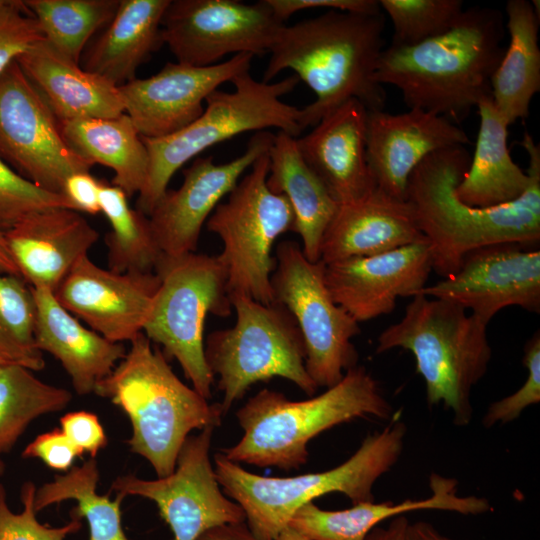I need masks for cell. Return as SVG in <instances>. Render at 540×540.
<instances>
[{
  "instance_id": "6da1fadb",
  "label": "cell",
  "mask_w": 540,
  "mask_h": 540,
  "mask_svg": "<svg viewBox=\"0 0 540 540\" xmlns=\"http://www.w3.org/2000/svg\"><path fill=\"white\" fill-rule=\"evenodd\" d=\"M519 144L528 155L529 185L520 197L498 206L473 207L457 197L471 159L465 146L428 155L410 175L405 200L428 242L432 270L441 278L454 274L476 248L506 242L539 244L540 147L528 132Z\"/></svg>"
},
{
  "instance_id": "7a4b0ae2",
  "label": "cell",
  "mask_w": 540,
  "mask_h": 540,
  "mask_svg": "<svg viewBox=\"0 0 540 540\" xmlns=\"http://www.w3.org/2000/svg\"><path fill=\"white\" fill-rule=\"evenodd\" d=\"M382 13L364 15L337 10L283 25L270 48L262 81L293 70L316 98L301 108L300 124L314 127L350 99L367 110H384L386 93L376 79L384 50Z\"/></svg>"
},
{
  "instance_id": "3957f363",
  "label": "cell",
  "mask_w": 540,
  "mask_h": 540,
  "mask_svg": "<svg viewBox=\"0 0 540 540\" xmlns=\"http://www.w3.org/2000/svg\"><path fill=\"white\" fill-rule=\"evenodd\" d=\"M506 24L495 8L465 9L448 31L411 46H388L375 79L396 87L409 109L417 108L460 124L484 98L505 47Z\"/></svg>"
},
{
  "instance_id": "277c9868",
  "label": "cell",
  "mask_w": 540,
  "mask_h": 540,
  "mask_svg": "<svg viewBox=\"0 0 540 540\" xmlns=\"http://www.w3.org/2000/svg\"><path fill=\"white\" fill-rule=\"evenodd\" d=\"M397 414L379 382L363 366L349 369L318 396L289 400L262 389L236 412L240 441L221 453L230 461L282 470L306 464L308 443L317 435L359 418L391 421Z\"/></svg>"
},
{
  "instance_id": "5b68a950",
  "label": "cell",
  "mask_w": 540,
  "mask_h": 540,
  "mask_svg": "<svg viewBox=\"0 0 540 540\" xmlns=\"http://www.w3.org/2000/svg\"><path fill=\"white\" fill-rule=\"evenodd\" d=\"M94 393L126 413L132 426L130 449L152 465L158 478L173 473L192 430L217 427L225 416L220 403L209 404L177 377L143 332Z\"/></svg>"
},
{
  "instance_id": "8992f818",
  "label": "cell",
  "mask_w": 540,
  "mask_h": 540,
  "mask_svg": "<svg viewBox=\"0 0 540 540\" xmlns=\"http://www.w3.org/2000/svg\"><path fill=\"white\" fill-rule=\"evenodd\" d=\"M406 434L396 415L382 430L367 435L346 461L320 472L264 477L222 453L214 456V471L224 492L243 509L251 533L258 540H273L299 508L316 498L338 492L353 505L374 501L373 487L401 458Z\"/></svg>"
},
{
  "instance_id": "52a82bcc",
  "label": "cell",
  "mask_w": 540,
  "mask_h": 540,
  "mask_svg": "<svg viewBox=\"0 0 540 540\" xmlns=\"http://www.w3.org/2000/svg\"><path fill=\"white\" fill-rule=\"evenodd\" d=\"M488 324L454 303L417 294L403 317L379 334L375 351H409L425 383L428 404H442L453 423L464 427L474 415L472 390L492 357Z\"/></svg>"
},
{
  "instance_id": "ba28073f",
  "label": "cell",
  "mask_w": 540,
  "mask_h": 540,
  "mask_svg": "<svg viewBox=\"0 0 540 540\" xmlns=\"http://www.w3.org/2000/svg\"><path fill=\"white\" fill-rule=\"evenodd\" d=\"M299 82L296 75H291L275 83H265L245 71L231 81L234 91L217 89L208 95L201 116L185 128L162 138L142 137L149 163L136 209L149 216L176 171L218 143L245 132L268 128H277L297 138L304 131L300 124L301 108L281 98L292 92Z\"/></svg>"
},
{
  "instance_id": "9c48e42d",
  "label": "cell",
  "mask_w": 540,
  "mask_h": 540,
  "mask_svg": "<svg viewBox=\"0 0 540 540\" xmlns=\"http://www.w3.org/2000/svg\"><path fill=\"white\" fill-rule=\"evenodd\" d=\"M229 299L234 325L212 331L204 342L206 363L223 393L224 415L253 384L274 377L312 396L318 387L307 373L304 341L290 312L276 301L263 304L243 294Z\"/></svg>"
},
{
  "instance_id": "30bf717a",
  "label": "cell",
  "mask_w": 540,
  "mask_h": 540,
  "mask_svg": "<svg viewBox=\"0 0 540 540\" xmlns=\"http://www.w3.org/2000/svg\"><path fill=\"white\" fill-rule=\"evenodd\" d=\"M154 272L160 286L143 333L162 346L167 360L178 361L193 389L208 400L214 376L204 355V322L208 313L228 317L233 309L224 265L218 255L162 254Z\"/></svg>"
},
{
  "instance_id": "8fae6325",
  "label": "cell",
  "mask_w": 540,
  "mask_h": 540,
  "mask_svg": "<svg viewBox=\"0 0 540 540\" xmlns=\"http://www.w3.org/2000/svg\"><path fill=\"white\" fill-rule=\"evenodd\" d=\"M249 169L226 201L217 205L206 228L223 243L218 257L226 271L228 294H243L271 304L273 246L280 235L293 231L294 215L287 199L267 186L268 152Z\"/></svg>"
},
{
  "instance_id": "7c38bea8",
  "label": "cell",
  "mask_w": 540,
  "mask_h": 540,
  "mask_svg": "<svg viewBox=\"0 0 540 540\" xmlns=\"http://www.w3.org/2000/svg\"><path fill=\"white\" fill-rule=\"evenodd\" d=\"M274 257V301L296 321L310 378L318 388L332 387L358 365L359 354L352 339L361 332L359 323L333 300L325 283L323 261H309L301 246L290 240L277 245Z\"/></svg>"
},
{
  "instance_id": "4fadbf2b",
  "label": "cell",
  "mask_w": 540,
  "mask_h": 540,
  "mask_svg": "<svg viewBox=\"0 0 540 540\" xmlns=\"http://www.w3.org/2000/svg\"><path fill=\"white\" fill-rule=\"evenodd\" d=\"M0 158L40 188L62 195L68 176L94 166L66 143L59 120L16 60L0 73Z\"/></svg>"
},
{
  "instance_id": "5bb4252c",
  "label": "cell",
  "mask_w": 540,
  "mask_h": 540,
  "mask_svg": "<svg viewBox=\"0 0 540 540\" xmlns=\"http://www.w3.org/2000/svg\"><path fill=\"white\" fill-rule=\"evenodd\" d=\"M283 25L266 0H170L161 34L178 63L204 67L229 54L269 52Z\"/></svg>"
},
{
  "instance_id": "9a60e30c",
  "label": "cell",
  "mask_w": 540,
  "mask_h": 540,
  "mask_svg": "<svg viewBox=\"0 0 540 540\" xmlns=\"http://www.w3.org/2000/svg\"><path fill=\"white\" fill-rule=\"evenodd\" d=\"M216 427L209 425L184 441L173 473L155 480L129 474L116 478L112 489L153 501L173 533L172 540H197L221 525L245 522V513L221 491L210 461Z\"/></svg>"
},
{
  "instance_id": "2e32d148",
  "label": "cell",
  "mask_w": 540,
  "mask_h": 540,
  "mask_svg": "<svg viewBox=\"0 0 540 540\" xmlns=\"http://www.w3.org/2000/svg\"><path fill=\"white\" fill-rule=\"evenodd\" d=\"M418 294L454 303L489 323L509 306L540 312V250L496 243L467 253L458 270Z\"/></svg>"
},
{
  "instance_id": "e0dca14e",
  "label": "cell",
  "mask_w": 540,
  "mask_h": 540,
  "mask_svg": "<svg viewBox=\"0 0 540 540\" xmlns=\"http://www.w3.org/2000/svg\"><path fill=\"white\" fill-rule=\"evenodd\" d=\"M274 134L256 132L246 150L235 159L217 164L212 156L197 157L183 171L178 189H167L148 216L163 255L176 257L195 252L204 223L236 186L242 174L268 152Z\"/></svg>"
},
{
  "instance_id": "ac0fdd59",
  "label": "cell",
  "mask_w": 540,
  "mask_h": 540,
  "mask_svg": "<svg viewBox=\"0 0 540 540\" xmlns=\"http://www.w3.org/2000/svg\"><path fill=\"white\" fill-rule=\"evenodd\" d=\"M253 57L237 54L204 67L168 62L148 78L119 86L125 113L143 138L174 134L201 116L203 102L221 84L249 71Z\"/></svg>"
},
{
  "instance_id": "d6986e66",
  "label": "cell",
  "mask_w": 540,
  "mask_h": 540,
  "mask_svg": "<svg viewBox=\"0 0 540 540\" xmlns=\"http://www.w3.org/2000/svg\"><path fill=\"white\" fill-rule=\"evenodd\" d=\"M160 286L155 272L116 273L80 258L53 292L57 302L109 341L143 332Z\"/></svg>"
},
{
  "instance_id": "ffe728a7",
  "label": "cell",
  "mask_w": 540,
  "mask_h": 540,
  "mask_svg": "<svg viewBox=\"0 0 540 540\" xmlns=\"http://www.w3.org/2000/svg\"><path fill=\"white\" fill-rule=\"evenodd\" d=\"M425 238L371 256L325 264L326 286L333 300L358 323L394 311L399 297H413L432 272Z\"/></svg>"
},
{
  "instance_id": "44dd1931",
  "label": "cell",
  "mask_w": 540,
  "mask_h": 540,
  "mask_svg": "<svg viewBox=\"0 0 540 540\" xmlns=\"http://www.w3.org/2000/svg\"><path fill=\"white\" fill-rule=\"evenodd\" d=\"M470 144L466 132L444 116L412 108L392 114L368 110L366 158L376 187L405 200L410 175L430 154Z\"/></svg>"
},
{
  "instance_id": "7402d4cb",
  "label": "cell",
  "mask_w": 540,
  "mask_h": 540,
  "mask_svg": "<svg viewBox=\"0 0 540 540\" xmlns=\"http://www.w3.org/2000/svg\"><path fill=\"white\" fill-rule=\"evenodd\" d=\"M367 112L360 101L350 99L296 138L302 158L338 204L376 188L366 158Z\"/></svg>"
},
{
  "instance_id": "603a6c76",
  "label": "cell",
  "mask_w": 540,
  "mask_h": 540,
  "mask_svg": "<svg viewBox=\"0 0 540 540\" xmlns=\"http://www.w3.org/2000/svg\"><path fill=\"white\" fill-rule=\"evenodd\" d=\"M4 236L21 277L52 292L99 238L78 211L60 207L29 215Z\"/></svg>"
},
{
  "instance_id": "cb8c5ba5",
  "label": "cell",
  "mask_w": 540,
  "mask_h": 540,
  "mask_svg": "<svg viewBox=\"0 0 540 540\" xmlns=\"http://www.w3.org/2000/svg\"><path fill=\"white\" fill-rule=\"evenodd\" d=\"M429 487L430 496L399 503L371 501L342 510H324L310 502L296 511L288 525L311 540H365L385 520L410 512L439 510L480 515L492 510L484 497L461 496L455 478L431 473Z\"/></svg>"
},
{
  "instance_id": "d4e9b609",
  "label": "cell",
  "mask_w": 540,
  "mask_h": 540,
  "mask_svg": "<svg viewBox=\"0 0 540 540\" xmlns=\"http://www.w3.org/2000/svg\"><path fill=\"white\" fill-rule=\"evenodd\" d=\"M413 208L377 187L356 201L339 204L323 235L325 264L385 253L423 239Z\"/></svg>"
},
{
  "instance_id": "484cf974",
  "label": "cell",
  "mask_w": 540,
  "mask_h": 540,
  "mask_svg": "<svg viewBox=\"0 0 540 540\" xmlns=\"http://www.w3.org/2000/svg\"><path fill=\"white\" fill-rule=\"evenodd\" d=\"M16 62L60 123L125 113L118 86L84 70L46 39L29 47Z\"/></svg>"
},
{
  "instance_id": "4316f807",
  "label": "cell",
  "mask_w": 540,
  "mask_h": 540,
  "mask_svg": "<svg viewBox=\"0 0 540 540\" xmlns=\"http://www.w3.org/2000/svg\"><path fill=\"white\" fill-rule=\"evenodd\" d=\"M36 302L35 340L38 348L53 355L70 376L80 395L94 392L126 354L112 342L84 327L64 309L47 288H33Z\"/></svg>"
},
{
  "instance_id": "83f0119b",
  "label": "cell",
  "mask_w": 540,
  "mask_h": 540,
  "mask_svg": "<svg viewBox=\"0 0 540 540\" xmlns=\"http://www.w3.org/2000/svg\"><path fill=\"white\" fill-rule=\"evenodd\" d=\"M170 0H120L112 20L87 44L82 68L116 86L136 78L140 65L164 44L161 21Z\"/></svg>"
},
{
  "instance_id": "f1b7e54d",
  "label": "cell",
  "mask_w": 540,
  "mask_h": 540,
  "mask_svg": "<svg viewBox=\"0 0 540 540\" xmlns=\"http://www.w3.org/2000/svg\"><path fill=\"white\" fill-rule=\"evenodd\" d=\"M268 157L267 186L289 202L294 215L293 231L301 238L305 257L319 261L323 235L339 204L302 158L296 138L278 131Z\"/></svg>"
},
{
  "instance_id": "f546056e",
  "label": "cell",
  "mask_w": 540,
  "mask_h": 540,
  "mask_svg": "<svg viewBox=\"0 0 540 540\" xmlns=\"http://www.w3.org/2000/svg\"><path fill=\"white\" fill-rule=\"evenodd\" d=\"M476 108L480 122L475 150L456 195L469 206L493 207L520 197L529 185L530 176L510 155L509 123L491 97L481 100Z\"/></svg>"
},
{
  "instance_id": "4dcf8cb0",
  "label": "cell",
  "mask_w": 540,
  "mask_h": 540,
  "mask_svg": "<svg viewBox=\"0 0 540 540\" xmlns=\"http://www.w3.org/2000/svg\"><path fill=\"white\" fill-rule=\"evenodd\" d=\"M505 14L509 43L490 87L494 106L511 125L529 116L532 98L540 91L539 6L509 0Z\"/></svg>"
},
{
  "instance_id": "1f68e13d",
  "label": "cell",
  "mask_w": 540,
  "mask_h": 540,
  "mask_svg": "<svg viewBox=\"0 0 540 540\" xmlns=\"http://www.w3.org/2000/svg\"><path fill=\"white\" fill-rule=\"evenodd\" d=\"M69 147L92 163L114 171L112 185L127 198L141 190L148 171V151L126 113L115 118H85L61 122Z\"/></svg>"
},
{
  "instance_id": "d6a6232c",
  "label": "cell",
  "mask_w": 540,
  "mask_h": 540,
  "mask_svg": "<svg viewBox=\"0 0 540 540\" xmlns=\"http://www.w3.org/2000/svg\"><path fill=\"white\" fill-rule=\"evenodd\" d=\"M99 470L94 458L56 475L54 480L36 489L34 509L36 512L65 500H75L77 507L72 517H84L89 526V540H129L121 524V503L124 495L117 493L111 500L96 492Z\"/></svg>"
},
{
  "instance_id": "836d02e7",
  "label": "cell",
  "mask_w": 540,
  "mask_h": 540,
  "mask_svg": "<svg viewBox=\"0 0 540 540\" xmlns=\"http://www.w3.org/2000/svg\"><path fill=\"white\" fill-rule=\"evenodd\" d=\"M99 198L101 213L111 226L105 236L108 269L116 273L154 272L162 252L148 216L131 208L120 188L104 181Z\"/></svg>"
},
{
  "instance_id": "e575fe53",
  "label": "cell",
  "mask_w": 540,
  "mask_h": 540,
  "mask_svg": "<svg viewBox=\"0 0 540 540\" xmlns=\"http://www.w3.org/2000/svg\"><path fill=\"white\" fill-rule=\"evenodd\" d=\"M72 394L42 382L31 370L14 364L0 366V453L10 451L36 418L64 409Z\"/></svg>"
},
{
  "instance_id": "d590c367",
  "label": "cell",
  "mask_w": 540,
  "mask_h": 540,
  "mask_svg": "<svg viewBox=\"0 0 540 540\" xmlns=\"http://www.w3.org/2000/svg\"><path fill=\"white\" fill-rule=\"evenodd\" d=\"M120 0H26L45 39L76 63L87 44L114 17Z\"/></svg>"
},
{
  "instance_id": "8d00e7d4",
  "label": "cell",
  "mask_w": 540,
  "mask_h": 540,
  "mask_svg": "<svg viewBox=\"0 0 540 540\" xmlns=\"http://www.w3.org/2000/svg\"><path fill=\"white\" fill-rule=\"evenodd\" d=\"M36 302L20 276L0 272V360L31 371L45 367L35 340Z\"/></svg>"
},
{
  "instance_id": "74e56055",
  "label": "cell",
  "mask_w": 540,
  "mask_h": 540,
  "mask_svg": "<svg viewBox=\"0 0 540 540\" xmlns=\"http://www.w3.org/2000/svg\"><path fill=\"white\" fill-rule=\"evenodd\" d=\"M393 25L390 46L423 42L451 29L464 12L461 0H380Z\"/></svg>"
},
{
  "instance_id": "f35d334b",
  "label": "cell",
  "mask_w": 540,
  "mask_h": 540,
  "mask_svg": "<svg viewBox=\"0 0 540 540\" xmlns=\"http://www.w3.org/2000/svg\"><path fill=\"white\" fill-rule=\"evenodd\" d=\"M68 208V199L25 179L0 158V232L5 234L29 215L48 208Z\"/></svg>"
},
{
  "instance_id": "ab89813d",
  "label": "cell",
  "mask_w": 540,
  "mask_h": 540,
  "mask_svg": "<svg viewBox=\"0 0 540 540\" xmlns=\"http://www.w3.org/2000/svg\"><path fill=\"white\" fill-rule=\"evenodd\" d=\"M35 485L27 481L22 485L20 498L23 510L14 513L10 510L4 486L0 483V540H65L77 532L82 524L79 518L60 527L41 524L34 509Z\"/></svg>"
},
{
  "instance_id": "60d3db41",
  "label": "cell",
  "mask_w": 540,
  "mask_h": 540,
  "mask_svg": "<svg viewBox=\"0 0 540 540\" xmlns=\"http://www.w3.org/2000/svg\"><path fill=\"white\" fill-rule=\"evenodd\" d=\"M523 364L527 377L514 393L492 402L483 416L482 424L491 428L508 424L528 407L540 402V332L537 330L525 343Z\"/></svg>"
},
{
  "instance_id": "b9f144b4",
  "label": "cell",
  "mask_w": 540,
  "mask_h": 540,
  "mask_svg": "<svg viewBox=\"0 0 540 540\" xmlns=\"http://www.w3.org/2000/svg\"><path fill=\"white\" fill-rule=\"evenodd\" d=\"M45 39L24 1L7 0L0 8V73L18 56Z\"/></svg>"
},
{
  "instance_id": "7bdbcfd3",
  "label": "cell",
  "mask_w": 540,
  "mask_h": 540,
  "mask_svg": "<svg viewBox=\"0 0 540 540\" xmlns=\"http://www.w3.org/2000/svg\"><path fill=\"white\" fill-rule=\"evenodd\" d=\"M81 455L61 429L38 435L22 452V457L38 458L50 468L59 471H68L75 458Z\"/></svg>"
},
{
  "instance_id": "ee69618b",
  "label": "cell",
  "mask_w": 540,
  "mask_h": 540,
  "mask_svg": "<svg viewBox=\"0 0 540 540\" xmlns=\"http://www.w3.org/2000/svg\"><path fill=\"white\" fill-rule=\"evenodd\" d=\"M61 431L83 454L87 452L94 458L107 445V436L96 414L75 411L60 419Z\"/></svg>"
},
{
  "instance_id": "f6af8a7d",
  "label": "cell",
  "mask_w": 540,
  "mask_h": 540,
  "mask_svg": "<svg viewBox=\"0 0 540 540\" xmlns=\"http://www.w3.org/2000/svg\"><path fill=\"white\" fill-rule=\"evenodd\" d=\"M276 18L285 24L293 14L307 9H328L343 12L377 15L381 13L376 0H266Z\"/></svg>"
},
{
  "instance_id": "bcb514c9",
  "label": "cell",
  "mask_w": 540,
  "mask_h": 540,
  "mask_svg": "<svg viewBox=\"0 0 540 540\" xmlns=\"http://www.w3.org/2000/svg\"><path fill=\"white\" fill-rule=\"evenodd\" d=\"M102 183L90 172L73 173L64 182L63 195L73 210L96 215L101 212L99 196Z\"/></svg>"
},
{
  "instance_id": "7dc6e473",
  "label": "cell",
  "mask_w": 540,
  "mask_h": 540,
  "mask_svg": "<svg viewBox=\"0 0 540 540\" xmlns=\"http://www.w3.org/2000/svg\"><path fill=\"white\" fill-rule=\"evenodd\" d=\"M197 540H258L246 523L226 524L203 533Z\"/></svg>"
},
{
  "instance_id": "c3c4849f",
  "label": "cell",
  "mask_w": 540,
  "mask_h": 540,
  "mask_svg": "<svg viewBox=\"0 0 540 540\" xmlns=\"http://www.w3.org/2000/svg\"><path fill=\"white\" fill-rule=\"evenodd\" d=\"M409 523L406 515L394 517L387 526L379 525L371 530L365 540H406Z\"/></svg>"
},
{
  "instance_id": "681fc988",
  "label": "cell",
  "mask_w": 540,
  "mask_h": 540,
  "mask_svg": "<svg viewBox=\"0 0 540 540\" xmlns=\"http://www.w3.org/2000/svg\"><path fill=\"white\" fill-rule=\"evenodd\" d=\"M406 540H454L439 532L432 524L424 521L409 523Z\"/></svg>"
},
{
  "instance_id": "f907efd6",
  "label": "cell",
  "mask_w": 540,
  "mask_h": 540,
  "mask_svg": "<svg viewBox=\"0 0 540 540\" xmlns=\"http://www.w3.org/2000/svg\"><path fill=\"white\" fill-rule=\"evenodd\" d=\"M0 272L20 276L19 269L9 251L5 236L0 232Z\"/></svg>"
},
{
  "instance_id": "816d5d0a",
  "label": "cell",
  "mask_w": 540,
  "mask_h": 540,
  "mask_svg": "<svg viewBox=\"0 0 540 540\" xmlns=\"http://www.w3.org/2000/svg\"><path fill=\"white\" fill-rule=\"evenodd\" d=\"M273 540H311L289 525L286 526Z\"/></svg>"
},
{
  "instance_id": "f5cc1de1",
  "label": "cell",
  "mask_w": 540,
  "mask_h": 540,
  "mask_svg": "<svg viewBox=\"0 0 540 540\" xmlns=\"http://www.w3.org/2000/svg\"><path fill=\"white\" fill-rule=\"evenodd\" d=\"M5 471V465H4V462L0 459V476L4 473Z\"/></svg>"
},
{
  "instance_id": "db71d44e",
  "label": "cell",
  "mask_w": 540,
  "mask_h": 540,
  "mask_svg": "<svg viewBox=\"0 0 540 540\" xmlns=\"http://www.w3.org/2000/svg\"><path fill=\"white\" fill-rule=\"evenodd\" d=\"M7 0H0V8L3 7L5 5Z\"/></svg>"
},
{
  "instance_id": "11a10c76",
  "label": "cell",
  "mask_w": 540,
  "mask_h": 540,
  "mask_svg": "<svg viewBox=\"0 0 540 540\" xmlns=\"http://www.w3.org/2000/svg\"><path fill=\"white\" fill-rule=\"evenodd\" d=\"M2 364H4V363H2L1 360H0V366H1Z\"/></svg>"
}]
</instances>
